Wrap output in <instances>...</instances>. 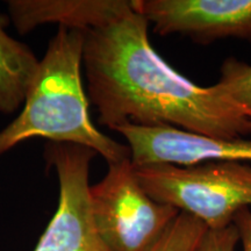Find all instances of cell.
I'll list each match as a JSON object with an SVG mask.
<instances>
[{"label":"cell","instance_id":"6da1fadb","mask_svg":"<svg viewBox=\"0 0 251 251\" xmlns=\"http://www.w3.org/2000/svg\"><path fill=\"white\" fill-rule=\"evenodd\" d=\"M148 26L131 0H119L107 20L81 30L87 99L99 124L112 130L127 124L174 127L226 140L251 135L248 111L170 67L152 48Z\"/></svg>","mask_w":251,"mask_h":251},{"label":"cell","instance_id":"7a4b0ae2","mask_svg":"<svg viewBox=\"0 0 251 251\" xmlns=\"http://www.w3.org/2000/svg\"><path fill=\"white\" fill-rule=\"evenodd\" d=\"M81 61V30L59 27L41 59L23 111L0 131V155L24 141L43 137L50 142L86 147L107 164L130 158L128 146L106 136L91 120Z\"/></svg>","mask_w":251,"mask_h":251},{"label":"cell","instance_id":"3957f363","mask_svg":"<svg viewBox=\"0 0 251 251\" xmlns=\"http://www.w3.org/2000/svg\"><path fill=\"white\" fill-rule=\"evenodd\" d=\"M134 174L152 199L194 216L212 230L229 227L238 212L251 209V166L244 163L150 164L134 166Z\"/></svg>","mask_w":251,"mask_h":251},{"label":"cell","instance_id":"277c9868","mask_svg":"<svg viewBox=\"0 0 251 251\" xmlns=\"http://www.w3.org/2000/svg\"><path fill=\"white\" fill-rule=\"evenodd\" d=\"M90 202L97 230L111 251H150L180 213L144 191L130 158L108 164L105 177L90 186Z\"/></svg>","mask_w":251,"mask_h":251},{"label":"cell","instance_id":"5b68a950","mask_svg":"<svg viewBox=\"0 0 251 251\" xmlns=\"http://www.w3.org/2000/svg\"><path fill=\"white\" fill-rule=\"evenodd\" d=\"M97 152L72 143L49 142L45 157L59 181L56 213L34 251H111L94 224L90 202V165Z\"/></svg>","mask_w":251,"mask_h":251},{"label":"cell","instance_id":"8992f818","mask_svg":"<svg viewBox=\"0 0 251 251\" xmlns=\"http://www.w3.org/2000/svg\"><path fill=\"white\" fill-rule=\"evenodd\" d=\"M153 31L179 34L196 43L226 37L251 41V0H131Z\"/></svg>","mask_w":251,"mask_h":251},{"label":"cell","instance_id":"52a82bcc","mask_svg":"<svg viewBox=\"0 0 251 251\" xmlns=\"http://www.w3.org/2000/svg\"><path fill=\"white\" fill-rule=\"evenodd\" d=\"M127 140L134 166L198 165L206 162L251 163V141L216 139L174 127L127 124L115 129Z\"/></svg>","mask_w":251,"mask_h":251},{"label":"cell","instance_id":"ba28073f","mask_svg":"<svg viewBox=\"0 0 251 251\" xmlns=\"http://www.w3.org/2000/svg\"><path fill=\"white\" fill-rule=\"evenodd\" d=\"M119 0H11L8 11L15 29L28 34L45 24L86 30L101 25Z\"/></svg>","mask_w":251,"mask_h":251},{"label":"cell","instance_id":"9c48e42d","mask_svg":"<svg viewBox=\"0 0 251 251\" xmlns=\"http://www.w3.org/2000/svg\"><path fill=\"white\" fill-rule=\"evenodd\" d=\"M8 23L0 13V113L4 114L24 105L41 62L29 47L6 33Z\"/></svg>","mask_w":251,"mask_h":251},{"label":"cell","instance_id":"30bf717a","mask_svg":"<svg viewBox=\"0 0 251 251\" xmlns=\"http://www.w3.org/2000/svg\"><path fill=\"white\" fill-rule=\"evenodd\" d=\"M216 90L226 98L236 102L251 117V65L237 58H227L222 63Z\"/></svg>","mask_w":251,"mask_h":251},{"label":"cell","instance_id":"8fae6325","mask_svg":"<svg viewBox=\"0 0 251 251\" xmlns=\"http://www.w3.org/2000/svg\"><path fill=\"white\" fill-rule=\"evenodd\" d=\"M208 228L194 216L179 213L150 251H194Z\"/></svg>","mask_w":251,"mask_h":251},{"label":"cell","instance_id":"7c38bea8","mask_svg":"<svg viewBox=\"0 0 251 251\" xmlns=\"http://www.w3.org/2000/svg\"><path fill=\"white\" fill-rule=\"evenodd\" d=\"M240 240L234 225L222 229H208L194 251H235Z\"/></svg>","mask_w":251,"mask_h":251},{"label":"cell","instance_id":"4fadbf2b","mask_svg":"<svg viewBox=\"0 0 251 251\" xmlns=\"http://www.w3.org/2000/svg\"><path fill=\"white\" fill-rule=\"evenodd\" d=\"M233 225L237 230L243 251H251V209L244 208L238 212L235 215Z\"/></svg>","mask_w":251,"mask_h":251}]
</instances>
